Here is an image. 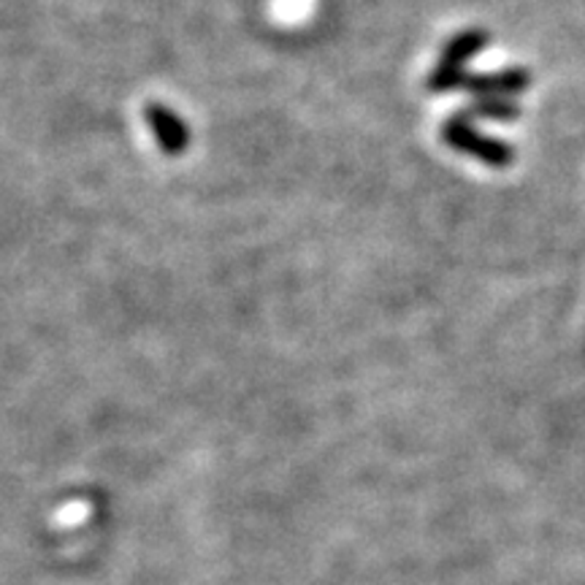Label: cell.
<instances>
[{"mask_svg":"<svg viewBox=\"0 0 585 585\" xmlns=\"http://www.w3.org/2000/svg\"><path fill=\"white\" fill-rule=\"evenodd\" d=\"M144 120H147L158 147L171 158H176V155H182L191 147V131H187L185 120L166 103L153 100V103L144 106Z\"/></svg>","mask_w":585,"mask_h":585,"instance_id":"obj_2","label":"cell"},{"mask_svg":"<svg viewBox=\"0 0 585 585\" xmlns=\"http://www.w3.org/2000/svg\"><path fill=\"white\" fill-rule=\"evenodd\" d=\"M466 114L490 117V120H510V117H515V106L499 98H483L477 100V103H472Z\"/></svg>","mask_w":585,"mask_h":585,"instance_id":"obj_6","label":"cell"},{"mask_svg":"<svg viewBox=\"0 0 585 585\" xmlns=\"http://www.w3.org/2000/svg\"><path fill=\"white\" fill-rule=\"evenodd\" d=\"M486 47V33L480 31H466L461 36L450 38V44L442 52V63H453V65H464L466 60L475 58L477 52H483Z\"/></svg>","mask_w":585,"mask_h":585,"instance_id":"obj_4","label":"cell"},{"mask_svg":"<svg viewBox=\"0 0 585 585\" xmlns=\"http://www.w3.org/2000/svg\"><path fill=\"white\" fill-rule=\"evenodd\" d=\"M523 85H526V74L523 71H504V74L470 76L464 90L480 93V96H499V93L523 90Z\"/></svg>","mask_w":585,"mask_h":585,"instance_id":"obj_3","label":"cell"},{"mask_svg":"<svg viewBox=\"0 0 585 585\" xmlns=\"http://www.w3.org/2000/svg\"><path fill=\"white\" fill-rule=\"evenodd\" d=\"M442 138L450 149L455 153L472 155V158L483 160L488 166H504L510 163L512 153L507 144L496 142V138L483 136L475 125L470 122V114H453L442 125Z\"/></svg>","mask_w":585,"mask_h":585,"instance_id":"obj_1","label":"cell"},{"mask_svg":"<svg viewBox=\"0 0 585 585\" xmlns=\"http://www.w3.org/2000/svg\"><path fill=\"white\" fill-rule=\"evenodd\" d=\"M466 69L464 65H453V63H442L439 60L437 69L428 74L426 87L428 93H450V90H464L466 87Z\"/></svg>","mask_w":585,"mask_h":585,"instance_id":"obj_5","label":"cell"}]
</instances>
